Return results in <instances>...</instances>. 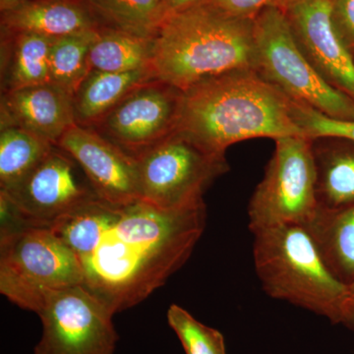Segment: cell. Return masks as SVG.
Wrapping results in <instances>:
<instances>
[{"mask_svg":"<svg viewBox=\"0 0 354 354\" xmlns=\"http://www.w3.org/2000/svg\"><path fill=\"white\" fill-rule=\"evenodd\" d=\"M55 145L22 128H0V190L20 183Z\"/></svg>","mask_w":354,"mask_h":354,"instance_id":"22","label":"cell"},{"mask_svg":"<svg viewBox=\"0 0 354 354\" xmlns=\"http://www.w3.org/2000/svg\"><path fill=\"white\" fill-rule=\"evenodd\" d=\"M339 324L354 330V297H348L342 305Z\"/></svg>","mask_w":354,"mask_h":354,"instance_id":"30","label":"cell"},{"mask_svg":"<svg viewBox=\"0 0 354 354\" xmlns=\"http://www.w3.org/2000/svg\"><path fill=\"white\" fill-rule=\"evenodd\" d=\"M86 1L102 25L137 36L155 38L162 23L160 0Z\"/></svg>","mask_w":354,"mask_h":354,"instance_id":"24","label":"cell"},{"mask_svg":"<svg viewBox=\"0 0 354 354\" xmlns=\"http://www.w3.org/2000/svg\"><path fill=\"white\" fill-rule=\"evenodd\" d=\"M153 44L155 38L102 26L88 55L91 70L123 73L152 68Z\"/></svg>","mask_w":354,"mask_h":354,"instance_id":"20","label":"cell"},{"mask_svg":"<svg viewBox=\"0 0 354 354\" xmlns=\"http://www.w3.org/2000/svg\"><path fill=\"white\" fill-rule=\"evenodd\" d=\"M176 132L223 156L246 140L306 136L293 100L253 69L211 77L183 91Z\"/></svg>","mask_w":354,"mask_h":354,"instance_id":"2","label":"cell"},{"mask_svg":"<svg viewBox=\"0 0 354 354\" xmlns=\"http://www.w3.org/2000/svg\"><path fill=\"white\" fill-rule=\"evenodd\" d=\"M123 207L95 198L58 220L50 230L81 262L95 250L104 234L120 218Z\"/></svg>","mask_w":354,"mask_h":354,"instance_id":"21","label":"cell"},{"mask_svg":"<svg viewBox=\"0 0 354 354\" xmlns=\"http://www.w3.org/2000/svg\"><path fill=\"white\" fill-rule=\"evenodd\" d=\"M153 79L152 68L123 73L91 70L73 97L77 124L92 128L135 88Z\"/></svg>","mask_w":354,"mask_h":354,"instance_id":"18","label":"cell"},{"mask_svg":"<svg viewBox=\"0 0 354 354\" xmlns=\"http://www.w3.org/2000/svg\"><path fill=\"white\" fill-rule=\"evenodd\" d=\"M330 19L339 38L354 53V0H330Z\"/></svg>","mask_w":354,"mask_h":354,"instance_id":"28","label":"cell"},{"mask_svg":"<svg viewBox=\"0 0 354 354\" xmlns=\"http://www.w3.org/2000/svg\"><path fill=\"white\" fill-rule=\"evenodd\" d=\"M202 1L208 2L230 15L255 20L259 14L267 9L279 8L283 10L292 0H202Z\"/></svg>","mask_w":354,"mask_h":354,"instance_id":"27","label":"cell"},{"mask_svg":"<svg viewBox=\"0 0 354 354\" xmlns=\"http://www.w3.org/2000/svg\"><path fill=\"white\" fill-rule=\"evenodd\" d=\"M183 91L153 79L135 88L93 129L136 158L176 132Z\"/></svg>","mask_w":354,"mask_h":354,"instance_id":"10","label":"cell"},{"mask_svg":"<svg viewBox=\"0 0 354 354\" xmlns=\"http://www.w3.org/2000/svg\"><path fill=\"white\" fill-rule=\"evenodd\" d=\"M100 29L57 37L51 44L50 82L65 88L73 97L90 73L88 55Z\"/></svg>","mask_w":354,"mask_h":354,"instance_id":"23","label":"cell"},{"mask_svg":"<svg viewBox=\"0 0 354 354\" xmlns=\"http://www.w3.org/2000/svg\"><path fill=\"white\" fill-rule=\"evenodd\" d=\"M75 124L73 95L57 84H39L1 94L0 128H22L55 146Z\"/></svg>","mask_w":354,"mask_h":354,"instance_id":"14","label":"cell"},{"mask_svg":"<svg viewBox=\"0 0 354 354\" xmlns=\"http://www.w3.org/2000/svg\"><path fill=\"white\" fill-rule=\"evenodd\" d=\"M38 315L43 335L35 354H114L113 313L83 286L48 293Z\"/></svg>","mask_w":354,"mask_h":354,"instance_id":"9","label":"cell"},{"mask_svg":"<svg viewBox=\"0 0 354 354\" xmlns=\"http://www.w3.org/2000/svg\"><path fill=\"white\" fill-rule=\"evenodd\" d=\"M349 297H354V281L348 286Z\"/></svg>","mask_w":354,"mask_h":354,"instance_id":"32","label":"cell"},{"mask_svg":"<svg viewBox=\"0 0 354 354\" xmlns=\"http://www.w3.org/2000/svg\"><path fill=\"white\" fill-rule=\"evenodd\" d=\"M167 316L185 354H227L225 337L220 330L204 325L187 310L172 304Z\"/></svg>","mask_w":354,"mask_h":354,"instance_id":"25","label":"cell"},{"mask_svg":"<svg viewBox=\"0 0 354 354\" xmlns=\"http://www.w3.org/2000/svg\"><path fill=\"white\" fill-rule=\"evenodd\" d=\"M53 37L32 32H2L1 93L50 82Z\"/></svg>","mask_w":354,"mask_h":354,"instance_id":"16","label":"cell"},{"mask_svg":"<svg viewBox=\"0 0 354 354\" xmlns=\"http://www.w3.org/2000/svg\"><path fill=\"white\" fill-rule=\"evenodd\" d=\"M202 0H160V17L162 22L174 14L196 6ZM162 24V23H160Z\"/></svg>","mask_w":354,"mask_h":354,"instance_id":"29","label":"cell"},{"mask_svg":"<svg viewBox=\"0 0 354 354\" xmlns=\"http://www.w3.org/2000/svg\"><path fill=\"white\" fill-rule=\"evenodd\" d=\"M0 191L32 227L50 228L74 209L99 198L82 169L57 146L15 187Z\"/></svg>","mask_w":354,"mask_h":354,"instance_id":"11","label":"cell"},{"mask_svg":"<svg viewBox=\"0 0 354 354\" xmlns=\"http://www.w3.org/2000/svg\"><path fill=\"white\" fill-rule=\"evenodd\" d=\"M274 151L248 204L249 230L279 225L305 227L319 208L312 139L274 140Z\"/></svg>","mask_w":354,"mask_h":354,"instance_id":"7","label":"cell"},{"mask_svg":"<svg viewBox=\"0 0 354 354\" xmlns=\"http://www.w3.org/2000/svg\"><path fill=\"white\" fill-rule=\"evenodd\" d=\"M156 78L180 91L205 79L255 68L254 20L201 1L167 18L153 44Z\"/></svg>","mask_w":354,"mask_h":354,"instance_id":"3","label":"cell"},{"mask_svg":"<svg viewBox=\"0 0 354 354\" xmlns=\"http://www.w3.org/2000/svg\"><path fill=\"white\" fill-rule=\"evenodd\" d=\"M293 114L309 138L333 137L354 142V120H335L302 102L293 101Z\"/></svg>","mask_w":354,"mask_h":354,"instance_id":"26","label":"cell"},{"mask_svg":"<svg viewBox=\"0 0 354 354\" xmlns=\"http://www.w3.org/2000/svg\"><path fill=\"white\" fill-rule=\"evenodd\" d=\"M295 41L316 71L354 101V58L330 19V0H292L283 9Z\"/></svg>","mask_w":354,"mask_h":354,"instance_id":"13","label":"cell"},{"mask_svg":"<svg viewBox=\"0 0 354 354\" xmlns=\"http://www.w3.org/2000/svg\"><path fill=\"white\" fill-rule=\"evenodd\" d=\"M206 205L162 209L137 201L81 261L83 286L113 315L145 300L193 253L206 227Z\"/></svg>","mask_w":354,"mask_h":354,"instance_id":"1","label":"cell"},{"mask_svg":"<svg viewBox=\"0 0 354 354\" xmlns=\"http://www.w3.org/2000/svg\"><path fill=\"white\" fill-rule=\"evenodd\" d=\"M139 200L162 209L204 205V194L227 174V156L204 150L180 133H174L136 158Z\"/></svg>","mask_w":354,"mask_h":354,"instance_id":"8","label":"cell"},{"mask_svg":"<svg viewBox=\"0 0 354 354\" xmlns=\"http://www.w3.org/2000/svg\"><path fill=\"white\" fill-rule=\"evenodd\" d=\"M311 139L319 209H337L354 202V142L333 137Z\"/></svg>","mask_w":354,"mask_h":354,"instance_id":"19","label":"cell"},{"mask_svg":"<svg viewBox=\"0 0 354 354\" xmlns=\"http://www.w3.org/2000/svg\"><path fill=\"white\" fill-rule=\"evenodd\" d=\"M82 169L97 196L115 206L139 200L136 158L93 128L75 124L57 143Z\"/></svg>","mask_w":354,"mask_h":354,"instance_id":"12","label":"cell"},{"mask_svg":"<svg viewBox=\"0 0 354 354\" xmlns=\"http://www.w3.org/2000/svg\"><path fill=\"white\" fill-rule=\"evenodd\" d=\"M26 1L27 0H0V7H1V11L8 10V9L14 8Z\"/></svg>","mask_w":354,"mask_h":354,"instance_id":"31","label":"cell"},{"mask_svg":"<svg viewBox=\"0 0 354 354\" xmlns=\"http://www.w3.org/2000/svg\"><path fill=\"white\" fill-rule=\"evenodd\" d=\"M102 26L86 0H27L1 11L6 32H32L57 38Z\"/></svg>","mask_w":354,"mask_h":354,"instance_id":"15","label":"cell"},{"mask_svg":"<svg viewBox=\"0 0 354 354\" xmlns=\"http://www.w3.org/2000/svg\"><path fill=\"white\" fill-rule=\"evenodd\" d=\"M83 281L80 260L50 228L0 239V292L20 308L38 313L48 293Z\"/></svg>","mask_w":354,"mask_h":354,"instance_id":"6","label":"cell"},{"mask_svg":"<svg viewBox=\"0 0 354 354\" xmlns=\"http://www.w3.org/2000/svg\"><path fill=\"white\" fill-rule=\"evenodd\" d=\"M255 70L293 101L335 120H354V101L330 86L304 57L283 10L267 9L254 20Z\"/></svg>","mask_w":354,"mask_h":354,"instance_id":"5","label":"cell"},{"mask_svg":"<svg viewBox=\"0 0 354 354\" xmlns=\"http://www.w3.org/2000/svg\"><path fill=\"white\" fill-rule=\"evenodd\" d=\"M304 227L330 272L351 285L354 281V202L337 209H319Z\"/></svg>","mask_w":354,"mask_h":354,"instance_id":"17","label":"cell"},{"mask_svg":"<svg viewBox=\"0 0 354 354\" xmlns=\"http://www.w3.org/2000/svg\"><path fill=\"white\" fill-rule=\"evenodd\" d=\"M252 234L254 267L265 292L339 324L348 286L330 272L305 227L279 225Z\"/></svg>","mask_w":354,"mask_h":354,"instance_id":"4","label":"cell"}]
</instances>
